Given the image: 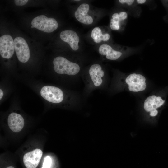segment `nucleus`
<instances>
[{
	"label": "nucleus",
	"mask_w": 168,
	"mask_h": 168,
	"mask_svg": "<svg viewBox=\"0 0 168 168\" xmlns=\"http://www.w3.org/2000/svg\"><path fill=\"white\" fill-rule=\"evenodd\" d=\"M157 111L156 110L150 112V115L152 116H154L157 114Z\"/></svg>",
	"instance_id": "aec40b11"
},
{
	"label": "nucleus",
	"mask_w": 168,
	"mask_h": 168,
	"mask_svg": "<svg viewBox=\"0 0 168 168\" xmlns=\"http://www.w3.org/2000/svg\"><path fill=\"white\" fill-rule=\"evenodd\" d=\"M128 18V14L125 11L114 13L110 21L111 29L114 30H119L120 29L121 23L126 21Z\"/></svg>",
	"instance_id": "ddd939ff"
},
{
	"label": "nucleus",
	"mask_w": 168,
	"mask_h": 168,
	"mask_svg": "<svg viewBox=\"0 0 168 168\" xmlns=\"http://www.w3.org/2000/svg\"><path fill=\"white\" fill-rule=\"evenodd\" d=\"M119 2L122 4H125L128 6H133L136 2L134 0H119Z\"/></svg>",
	"instance_id": "f3484780"
},
{
	"label": "nucleus",
	"mask_w": 168,
	"mask_h": 168,
	"mask_svg": "<svg viewBox=\"0 0 168 168\" xmlns=\"http://www.w3.org/2000/svg\"><path fill=\"white\" fill-rule=\"evenodd\" d=\"M54 69L57 73L74 76L78 74L80 70L79 65L71 62L62 56L55 58L53 62Z\"/></svg>",
	"instance_id": "f257e3e1"
},
{
	"label": "nucleus",
	"mask_w": 168,
	"mask_h": 168,
	"mask_svg": "<svg viewBox=\"0 0 168 168\" xmlns=\"http://www.w3.org/2000/svg\"><path fill=\"white\" fill-rule=\"evenodd\" d=\"M99 54L103 56H105L109 60H114L119 58L123 54L120 51L115 50L111 46L107 44L101 45L98 49Z\"/></svg>",
	"instance_id": "f8f14e48"
},
{
	"label": "nucleus",
	"mask_w": 168,
	"mask_h": 168,
	"mask_svg": "<svg viewBox=\"0 0 168 168\" xmlns=\"http://www.w3.org/2000/svg\"><path fill=\"white\" fill-rule=\"evenodd\" d=\"M88 75L89 81L92 87L96 88L101 86L104 72L100 65L95 63L91 65L89 70Z\"/></svg>",
	"instance_id": "39448f33"
},
{
	"label": "nucleus",
	"mask_w": 168,
	"mask_h": 168,
	"mask_svg": "<svg viewBox=\"0 0 168 168\" xmlns=\"http://www.w3.org/2000/svg\"><path fill=\"white\" fill-rule=\"evenodd\" d=\"M8 124L10 128L12 131L17 132L21 131L23 128L24 121L21 115L12 113L8 117Z\"/></svg>",
	"instance_id": "9b49d317"
},
{
	"label": "nucleus",
	"mask_w": 168,
	"mask_h": 168,
	"mask_svg": "<svg viewBox=\"0 0 168 168\" xmlns=\"http://www.w3.org/2000/svg\"><path fill=\"white\" fill-rule=\"evenodd\" d=\"M27 0H15L14 1L15 4L18 6H23L27 3Z\"/></svg>",
	"instance_id": "a211bd4d"
},
{
	"label": "nucleus",
	"mask_w": 168,
	"mask_h": 168,
	"mask_svg": "<svg viewBox=\"0 0 168 168\" xmlns=\"http://www.w3.org/2000/svg\"><path fill=\"white\" fill-rule=\"evenodd\" d=\"M42 97L47 101L54 103L61 102L64 99V94L62 90L54 86H46L40 90Z\"/></svg>",
	"instance_id": "7ed1b4c3"
},
{
	"label": "nucleus",
	"mask_w": 168,
	"mask_h": 168,
	"mask_svg": "<svg viewBox=\"0 0 168 168\" xmlns=\"http://www.w3.org/2000/svg\"><path fill=\"white\" fill-rule=\"evenodd\" d=\"M34 28L41 31L51 33L55 30L58 27L57 21L53 18H48L43 15L34 18L31 22Z\"/></svg>",
	"instance_id": "f03ea898"
},
{
	"label": "nucleus",
	"mask_w": 168,
	"mask_h": 168,
	"mask_svg": "<svg viewBox=\"0 0 168 168\" xmlns=\"http://www.w3.org/2000/svg\"><path fill=\"white\" fill-rule=\"evenodd\" d=\"M91 37L93 39L94 42L98 43L101 41H108L110 38V35L108 33L102 34L100 29L98 27H95L91 31Z\"/></svg>",
	"instance_id": "2eb2a0df"
},
{
	"label": "nucleus",
	"mask_w": 168,
	"mask_h": 168,
	"mask_svg": "<svg viewBox=\"0 0 168 168\" xmlns=\"http://www.w3.org/2000/svg\"><path fill=\"white\" fill-rule=\"evenodd\" d=\"M15 49L17 58L22 63H26L29 60L30 54L29 48L25 40L21 37H17L14 40Z\"/></svg>",
	"instance_id": "20e7f679"
},
{
	"label": "nucleus",
	"mask_w": 168,
	"mask_h": 168,
	"mask_svg": "<svg viewBox=\"0 0 168 168\" xmlns=\"http://www.w3.org/2000/svg\"><path fill=\"white\" fill-rule=\"evenodd\" d=\"M75 1H80V0H75Z\"/></svg>",
	"instance_id": "b1692460"
},
{
	"label": "nucleus",
	"mask_w": 168,
	"mask_h": 168,
	"mask_svg": "<svg viewBox=\"0 0 168 168\" xmlns=\"http://www.w3.org/2000/svg\"><path fill=\"white\" fill-rule=\"evenodd\" d=\"M89 9V6L87 3L81 4L75 12L76 19L80 22L86 25H90L93 22L92 18L87 13Z\"/></svg>",
	"instance_id": "9d476101"
},
{
	"label": "nucleus",
	"mask_w": 168,
	"mask_h": 168,
	"mask_svg": "<svg viewBox=\"0 0 168 168\" xmlns=\"http://www.w3.org/2000/svg\"><path fill=\"white\" fill-rule=\"evenodd\" d=\"M147 2V1L145 0H137L136 1V4H142L146 3Z\"/></svg>",
	"instance_id": "6ab92c4d"
},
{
	"label": "nucleus",
	"mask_w": 168,
	"mask_h": 168,
	"mask_svg": "<svg viewBox=\"0 0 168 168\" xmlns=\"http://www.w3.org/2000/svg\"><path fill=\"white\" fill-rule=\"evenodd\" d=\"M144 76L136 73L130 74L125 80L126 82L128 85L129 90L133 92L144 90L146 86Z\"/></svg>",
	"instance_id": "0eeeda50"
},
{
	"label": "nucleus",
	"mask_w": 168,
	"mask_h": 168,
	"mask_svg": "<svg viewBox=\"0 0 168 168\" xmlns=\"http://www.w3.org/2000/svg\"><path fill=\"white\" fill-rule=\"evenodd\" d=\"M31 28H34V27H33V26H31Z\"/></svg>",
	"instance_id": "5701e85b"
},
{
	"label": "nucleus",
	"mask_w": 168,
	"mask_h": 168,
	"mask_svg": "<svg viewBox=\"0 0 168 168\" xmlns=\"http://www.w3.org/2000/svg\"><path fill=\"white\" fill-rule=\"evenodd\" d=\"M60 37L63 41L69 44L73 50L77 51L78 49L79 38L75 31L70 30L62 31L60 34Z\"/></svg>",
	"instance_id": "1a4fd4ad"
},
{
	"label": "nucleus",
	"mask_w": 168,
	"mask_h": 168,
	"mask_svg": "<svg viewBox=\"0 0 168 168\" xmlns=\"http://www.w3.org/2000/svg\"><path fill=\"white\" fill-rule=\"evenodd\" d=\"M6 168H14L13 166H9V167H7Z\"/></svg>",
	"instance_id": "4be33fe9"
},
{
	"label": "nucleus",
	"mask_w": 168,
	"mask_h": 168,
	"mask_svg": "<svg viewBox=\"0 0 168 168\" xmlns=\"http://www.w3.org/2000/svg\"><path fill=\"white\" fill-rule=\"evenodd\" d=\"M164 102L165 100H163L161 97H156L155 95L151 96L145 100L144 109L146 111L150 112L160 107Z\"/></svg>",
	"instance_id": "4468645a"
},
{
	"label": "nucleus",
	"mask_w": 168,
	"mask_h": 168,
	"mask_svg": "<svg viewBox=\"0 0 168 168\" xmlns=\"http://www.w3.org/2000/svg\"><path fill=\"white\" fill-rule=\"evenodd\" d=\"M52 160L51 157L47 156L45 157L42 168H51Z\"/></svg>",
	"instance_id": "dca6fc26"
},
{
	"label": "nucleus",
	"mask_w": 168,
	"mask_h": 168,
	"mask_svg": "<svg viewBox=\"0 0 168 168\" xmlns=\"http://www.w3.org/2000/svg\"><path fill=\"white\" fill-rule=\"evenodd\" d=\"M15 49L14 42L12 37L8 35L0 37V54L3 58H10L13 55Z\"/></svg>",
	"instance_id": "423d86ee"
},
{
	"label": "nucleus",
	"mask_w": 168,
	"mask_h": 168,
	"mask_svg": "<svg viewBox=\"0 0 168 168\" xmlns=\"http://www.w3.org/2000/svg\"><path fill=\"white\" fill-rule=\"evenodd\" d=\"M43 152L39 149H36L27 152L24 156L23 163L27 168H36L40 162Z\"/></svg>",
	"instance_id": "6e6552de"
},
{
	"label": "nucleus",
	"mask_w": 168,
	"mask_h": 168,
	"mask_svg": "<svg viewBox=\"0 0 168 168\" xmlns=\"http://www.w3.org/2000/svg\"><path fill=\"white\" fill-rule=\"evenodd\" d=\"M3 95V93L1 89H0V100L2 98Z\"/></svg>",
	"instance_id": "412c9836"
}]
</instances>
